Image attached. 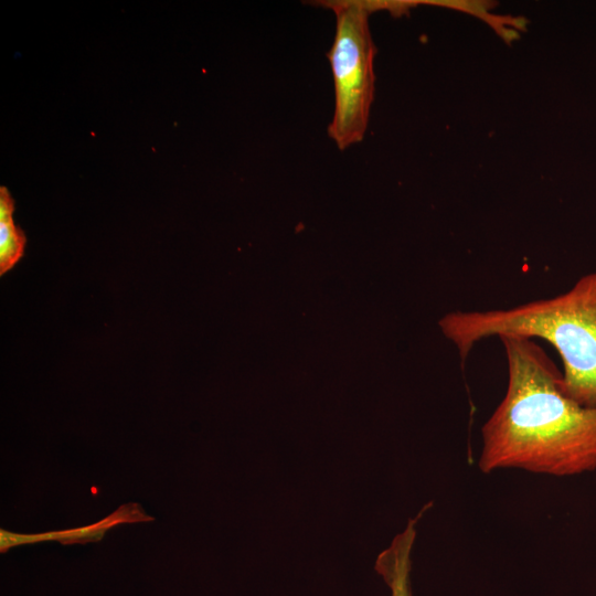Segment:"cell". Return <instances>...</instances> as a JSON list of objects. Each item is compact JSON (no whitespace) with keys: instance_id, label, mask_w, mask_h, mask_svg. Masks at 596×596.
<instances>
[{"instance_id":"2","label":"cell","mask_w":596,"mask_h":596,"mask_svg":"<svg viewBox=\"0 0 596 596\" xmlns=\"http://www.w3.org/2000/svg\"><path fill=\"white\" fill-rule=\"evenodd\" d=\"M439 327L461 360L490 337L547 341L563 364L564 392L581 405L596 406V270L561 295L508 309L457 310L445 315Z\"/></svg>"},{"instance_id":"4","label":"cell","mask_w":596,"mask_h":596,"mask_svg":"<svg viewBox=\"0 0 596 596\" xmlns=\"http://www.w3.org/2000/svg\"><path fill=\"white\" fill-rule=\"evenodd\" d=\"M153 520L152 517L146 514L140 504L131 502L120 505L111 514L96 523L76 529L34 534H20L1 529L0 552L6 553L13 546L43 541H58L62 544L98 542L103 540L105 533L115 525Z\"/></svg>"},{"instance_id":"6","label":"cell","mask_w":596,"mask_h":596,"mask_svg":"<svg viewBox=\"0 0 596 596\" xmlns=\"http://www.w3.org/2000/svg\"><path fill=\"white\" fill-rule=\"evenodd\" d=\"M26 238L14 221L0 223V274L10 270L23 256Z\"/></svg>"},{"instance_id":"1","label":"cell","mask_w":596,"mask_h":596,"mask_svg":"<svg viewBox=\"0 0 596 596\" xmlns=\"http://www.w3.org/2000/svg\"><path fill=\"white\" fill-rule=\"evenodd\" d=\"M504 397L481 428L479 468L568 477L596 469V406L563 390L562 373L532 339L504 336Z\"/></svg>"},{"instance_id":"5","label":"cell","mask_w":596,"mask_h":596,"mask_svg":"<svg viewBox=\"0 0 596 596\" xmlns=\"http://www.w3.org/2000/svg\"><path fill=\"white\" fill-rule=\"evenodd\" d=\"M421 517L407 522L406 528L397 534L391 545L377 556L375 570L384 578L391 589V596H412L411 592V552L416 538V522Z\"/></svg>"},{"instance_id":"7","label":"cell","mask_w":596,"mask_h":596,"mask_svg":"<svg viewBox=\"0 0 596 596\" xmlns=\"http://www.w3.org/2000/svg\"><path fill=\"white\" fill-rule=\"evenodd\" d=\"M14 201L6 187L0 188V223L13 221Z\"/></svg>"},{"instance_id":"3","label":"cell","mask_w":596,"mask_h":596,"mask_svg":"<svg viewBox=\"0 0 596 596\" xmlns=\"http://www.w3.org/2000/svg\"><path fill=\"white\" fill-rule=\"evenodd\" d=\"M344 0L329 2L336 33L328 53L334 86V111L328 132L340 149L360 142L366 131L374 94L375 45L369 15L379 4Z\"/></svg>"}]
</instances>
